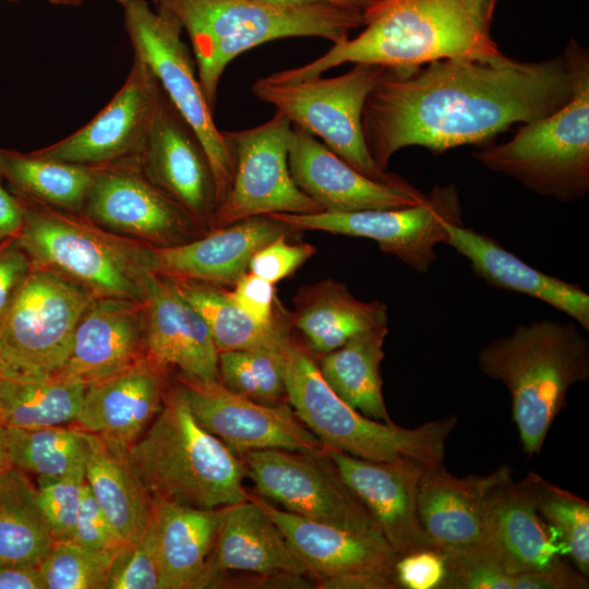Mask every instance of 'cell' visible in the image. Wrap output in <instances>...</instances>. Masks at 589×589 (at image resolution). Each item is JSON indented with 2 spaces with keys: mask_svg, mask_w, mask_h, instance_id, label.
<instances>
[{
  "mask_svg": "<svg viewBox=\"0 0 589 589\" xmlns=\"http://www.w3.org/2000/svg\"><path fill=\"white\" fill-rule=\"evenodd\" d=\"M575 74L558 57L521 62L450 58L425 67L386 68L362 109L366 148L386 171L393 155L422 146L434 155L485 143L516 123L556 111L573 97Z\"/></svg>",
  "mask_w": 589,
  "mask_h": 589,
  "instance_id": "1",
  "label": "cell"
},
{
  "mask_svg": "<svg viewBox=\"0 0 589 589\" xmlns=\"http://www.w3.org/2000/svg\"><path fill=\"white\" fill-rule=\"evenodd\" d=\"M492 14L483 0H373L363 10L364 29L301 67L266 77L294 83L342 63L392 69L450 59H498L504 55L490 32Z\"/></svg>",
  "mask_w": 589,
  "mask_h": 589,
  "instance_id": "2",
  "label": "cell"
},
{
  "mask_svg": "<svg viewBox=\"0 0 589 589\" xmlns=\"http://www.w3.org/2000/svg\"><path fill=\"white\" fill-rule=\"evenodd\" d=\"M187 31L197 79L214 111L219 80L240 53L288 37H321L333 44L363 26V11L327 3L276 4L260 0H159Z\"/></svg>",
  "mask_w": 589,
  "mask_h": 589,
  "instance_id": "3",
  "label": "cell"
},
{
  "mask_svg": "<svg viewBox=\"0 0 589 589\" xmlns=\"http://www.w3.org/2000/svg\"><path fill=\"white\" fill-rule=\"evenodd\" d=\"M574 321L520 324L480 349L483 374L502 382L524 452L539 455L570 386L589 380V344Z\"/></svg>",
  "mask_w": 589,
  "mask_h": 589,
  "instance_id": "4",
  "label": "cell"
},
{
  "mask_svg": "<svg viewBox=\"0 0 589 589\" xmlns=\"http://www.w3.org/2000/svg\"><path fill=\"white\" fill-rule=\"evenodd\" d=\"M128 460L152 501L215 509L251 497L243 460L196 421L175 385Z\"/></svg>",
  "mask_w": 589,
  "mask_h": 589,
  "instance_id": "5",
  "label": "cell"
},
{
  "mask_svg": "<svg viewBox=\"0 0 589 589\" xmlns=\"http://www.w3.org/2000/svg\"><path fill=\"white\" fill-rule=\"evenodd\" d=\"M15 196L23 207L15 239L32 264L59 273L95 297L145 301L149 245L108 231L82 214Z\"/></svg>",
  "mask_w": 589,
  "mask_h": 589,
  "instance_id": "6",
  "label": "cell"
},
{
  "mask_svg": "<svg viewBox=\"0 0 589 589\" xmlns=\"http://www.w3.org/2000/svg\"><path fill=\"white\" fill-rule=\"evenodd\" d=\"M565 50L575 74L572 99L522 123L510 140L472 153L485 168L558 202L584 199L589 191V53L575 39Z\"/></svg>",
  "mask_w": 589,
  "mask_h": 589,
  "instance_id": "7",
  "label": "cell"
},
{
  "mask_svg": "<svg viewBox=\"0 0 589 589\" xmlns=\"http://www.w3.org/2000/svg\"><path fill=\"white\" fill-rule=\"evenodd\" d=\"M284 352L287 402L325 447L371 461L412 458L428 467L444 464L446 440L457 417L426 421L413 429L373 420L334 393L305 349L291 339Z\"/></svg>",
  "mask_w": 589,
  "mask_h": 589,
  "instance_id": "8",
  "label": "cell"
},
{
  "mask_svg": "<svg viewBox=\"0 0 589 589\" xmlns=\"http://www.w3.org/2000/svg\"><path fill=\"white\" fill-rule=\"evenodd\" d=\"M94 298L59 273L32 264L0 322V373L40 377L59 372Z\"/></svg>",
  "mask_w": 589,
  "mask_h": 589,
  "instance_id": "9",
  "label": "cell"
},
{
  "mask_svg": "<svg viewBox=\"0 0 589 589\" xmlns=\"http://www.w3.org/2000/svg\"><path fill=\"white\" fill-rule=\"evenodd\" d=\"M385 70L376 64L354 63L348 72L334 77L317 75L277 83L265 76L252 85V92L292 124L321 137L323 144L364 176L395 182L402 178L376 166L362 131L364 101Z\"/></svg>",
  "mask_w": 589,
  "mask_h": 589,
  "instance_id": "10",
  "label": "cell"
},
{
  "mask_svg": "<svg viewBox=\"0 0 589 589\" xmlns=\"http://www.w3.org/2000/svg\"><path fill=\"white\" fill-rule=\"evenodd\" d=\"M122 7L133 51L152 69L166 96L205 151L219 206L232 184L235 154L214 122L195 75L193 59L181 38L182 25L170 11L163 7L154 11L145 0H128Z\"/></svg>",
  "mask_w": 589,
  "mask_h": 589,
  "instance_id": "11",
  "label": "cell"
},
{
  "mask_svg": "<svg viewBox=\"0 0 589 589\" xmlns=\"http://www.w3.org/2000/svg\"><path fill=\"white\" fill-rule=\"evenodd\" d=\"M242 456L247 476L263 498L308 519L358 532L382 533L370 512L342 480L326 449L320 453L259 449Z\"/></svg>",
  "mask_w": 589,
  "mask_h": 589,
  "instance_id": "12",
  "label": "cell"
},
{
  "mask_svg": "<svg viewBox=\"0 0 589 589\" xmlns=\"http://www.w3.org/2000/svg\"><path fill=\"white\" fill-rule=\"evenodd\" d=\"M291 131V121L278 110L254 128L223 131L235 154V173L228 194L213 216L211 229L254 216L322 211L291 177L288 165Z\"/></svg>",
  "mask_w": 589,
  "mask_h": 589,
  "instance_id": "13",
  "label": "cell"
},
{
  "mask_svg": "<svg viewBox=\"0 0 589 589\" xmlns=\"http://www.w3.org/2000/svg\"><path fill=\"white\" fill-rule=\"evenodd\" d=\"M462 209L455 184L434 187L424 203L390 209L271 214L298 231L318 230L374 240L418 273L436 260L434 248L444 243L446 226L461 225Z\"/></svg>",
  "mask_w": 589,
  "mask_h": 589,
  "instance_id": "14",
  "label": "cell"
},
{
  "mask_svg": "<svg viewBox=\"0 0 589 589\" xmlns=\"http://www.w3.org/2000/svg\"><path fill=\"white\" fill-rule=\"evenodd\" d=\"M82 215L149 247L181 244L208 230L144 173L141 163L94 167Z\"/></svg>",
  "mask_w": 589,
  "mask_h": 589,
  "instance_id": "15",
  "label": "cell"
},
{
  "mask_svg": "<svg viewBox=\"0 0 589 589\" xmlns=\"http://www.w3.org/2000/svg\"><path fill=\"white\" fill-rule=\"evenodd\" d=\"M163 96L164 91L152 69L134 52L125 82L87 124L34 152L46 158L87 167L141 163Z\"/></svg>",
  "mask_w": 589,
  "mask_h": 589,
  "instance_id": "16",
  "label": "cell"
},
{
  "mask_svg": "<svg viewBox=\"0 0 589 589\" xmlns=\"http://www.w3.org/2000/svg\"><path fill=\"white\" fill-rule=\"evenodd\" d=\"M196 421L240 455L286 449L320 453L327 447L298 419L287 402L271 406L240 396L217 382L179 375L175 384Z\"/></svg>",
  "mask_w": 589,
  "mask_h": 589,
  "instance_id": "17",
  "label": "cell"
},
{
  "mask_svg": "<svg viewBox=\"0 0 589 589\" xmlns=\"http://www.w3.org/2000/svg\"><path fill=\"white\" fill-rule=\"evenodd\" d=\"M288 165L297 187L325 212L402 208L426 200L404 179L385 182L364 176L294 124Z\"/></svg>",
  "mask_w": 589,
  "mask_h": 589,
  "instance_id": "18",
  "label": "cell"
},
{
  "mask_svg": "<svg viewBox=\"0 0 589 589\" xmlns=\"http://www.w3.org/2000/svg\"><path fill=\"white\" fill-rule=\"evenodd\" d=\"M509 480L507 464L490 474L462 478L449 473L444 464L426 467L418 485L417 514L431 548L443 556L484 553L486 501Z\"/></svg>",
  "mask_w": 589,
  "mask_h": 589,
  "instance_id": "19",
  "label": "cell"
},
{
  "mask_svg": "<svg viewBox=\"0 0 589 589\" xmlns=\"http://www.w3.org/2000/svg\"><path fill=\"white\" fill-rule=\"evenodd\" d=\"M146 177L207 230L218 206L205 151L164 92L141 157Z\"/></svg>",
  "mask_w": 589,
  "mask_h": 589,
  "instance_id": "20",
  "label": "cell"
},
{
  "mask_svg": "<svg viewBox=\"0 0 589 589\" xmlns=\"http://www.w3.org/2000/svg\"><path fill=\"white\" fill-rule=\"evenodd\" d=\"M326 453L398 556L432 549L417 514L418 485L428 466L412 458L371 461L335 448Z\"/></svg>",
  "mask_w": 589,
  "mask_h": 589,
  "instance_id": "21",
  "label": "cell"
},
{
  "mask_svg": "<svg viewBox=\"0 0 589 589\" xmlns=\"http://www.w3.org/2000/svg\"><path fill=\"white\" fill-rule=\"evenodd\" d=\"M145 301L95 297L76 326L70 356L56 375L85 385L147 357Z\"/></svg>",
  "mask_w": 589,
  "mask_h": 589,
  "instance_id": "22",
  "label": "cell"
},
{
  "mask_svg": "<svg viewBox=\"0 0 589 589\" xmlns=\"http://www.w3.org/2000/svg\"><path fill=\"white\" fill-rule=\"evenodd\" d=\"M169 370L148 357L113 375L86 385L73 428L100 436L128 453L164 404Z\"/></svg>",
  "mask_w": 589,
  "mask_h": 589,
  "instance_id": "23",
  "label": "cell"
},
{
  "mask_svg": "<svg viewBox=\"0 0 589 589\" xmlns=\"http://www.w3.org/2000/svg\"><path fill=\"white\" fill-rule=\"evenodd\" d=\"M297 231L272 215L245 218L213 228L189 242L151 247V272L167 278L233 286L248 272L259 249L281 235Z\"/></svg>",
  "mask_w": 589,
  "mask_h": 589,
  "instance_id": "24",
  "label": "cell"
},
{
  "mask_svg": "<svg viewBox=\"0 0 589 589\" xmlns=\"http://www.w3.org/2000/svg\"><path fill=\"white\" fill-rule=\"evenodd\" d=\"M252 498L279 528L315 582L350 573L395 579L398 555L382 533L344 529L279 509L263 497Z\"/></svg>",
  "mask_w": 589,
  "mask_h": 589,
  "instance_id": "25",
  "label": "cell"
},
{
  "mask_svg": "<svg viewBox=\"0 0 589 589\" xmlns=\"http://www.w3.org/2000/svg\"><path fill=\"white\" fill-rule=\"evenodd\" d=\"M147 357L158 365L203 382L218 381V350L197 311L172 283L149 273L146 279Z\"/></svg>",
  "mask_w": 589,
  "mask_h": 589,
  "instance_id": "26",
  "label": "cell"
},
{
  "mask_svg": "<svg viewBox=\"0 0 589 589\" xmlns=\"http://www.w3.org/2000/svg\"><path fill=\"white\" fill-rule=\"evenodd\" d=\"M484 553L510 575L545 568L565 554L556 532L539 514L526 478L512 479L490 494Z\"/></svg>",
  "mask_w": 589,
  "mask_h": 589,
  "instance_id": "27",
  "label": "cell"
},
{
  "mask_svg": "<svg viewBox=\"0 0 589 589\" xmlns=\"http://www.w3.org/2000/svg\"><path fill=\"white\" fill-rule=\"evenodd\" d=\"M444 243L465 256L472 272L490 286L541 300L589 330V294L579 285L538 271L464 224H448Z\"/></svg>",
  "mask_w": 589,
  "mask_h": 589,
  "instance_id": "28",
  "label": "cell"
},
{
  "mask_svg": "<svg viewBox=\"0 0 589 589\" xmlns=\"http://www.w3.org/2000/svg\"><path fill=\"white\" fill-rule=\"evenodd\" d=\"M229 572H289L309 577L303 561L252 496L224 507L202 588L214 587Z\"/></svg>",
  "mask_w": 589,
  "mask_h": 589,
  "instance_id": "29",
  "label": "cell"
},
{
  "mask_svg": "<svg viewBox=\"0 0 589 589\" xmlns=\"http://www.w3.org/2000/svg\"><path fill=\"white\" fill-rule=\"evenodd\" d=\"M151 525L159 589L202 588L224 507L199 508L153 501Z\"/></svg>",
  "mask_w": 589,
  "mask_h": 589,
  "instance_id": "30",
  "label": "cell"
},
{
  "mask_svg": "<svg viewBox=\"0 0 589 589\" xmlns=\"http://www.w3.org/2000/svg\"><path fill=\"white\" fill-rule=\"evenodd\" d=\"M290 325L306 339L310 349L325 354L354 335L387 326V305L378 300L357 299L348 287L335 279H324L301 287L293 297Z\"/></svg>",
  "mask_w": 589,
  "mask_h": 589,
  "instance_id": "31",
  "label": "cell"
},
{
  "mask_svg": "<svg viewBox=\"0 0 589 589\" xmlns=\"http://www.w3.org/2000/svg\"><path fill=\"white\" fill-rule=\"evenodd\" d=\"M89 454L85 479L117 537L125 544L140 541L153 520V501L132 470L128 453L110 448L105 441L83 431Z\"/></svg>",
  "mask_w": 589,
  "mask_h": 589,
  "instance_id": "32",
  "label": "cell"
},
{
  "mask_svg": "<svg viewBox=\"0 0 589 589\" xmlns=\"http://www.w3.org/2000/svg\"><path fill=\"white\" fill-rule=\"evenodd\" d=\"M168 279L202 316L218 352L250 349L284 351L291 341L289 313L272 325H263L236 303L227 287L185 278Z\"/></svg>",
  "mask_w": 589,
  "mask_h": 589,
  "instance_id": "33",
  "label": "cell"
},
{
  "mask_svg": "<svg viewBox=\"0 0 589 589\" xmlns=\"http://www.w3.org/2000/svg\"><path fill=\"white\" fill-rule=\"evenodd\" d=\"M387 332V326L361 332L322 354L317 366L327 385L350 407L373 420L394 423L385 406L380 375Z\"/></svg>",
  "mask_w": 589,
  "mask_h": 589,
  "instance_id": "34",
  "label": "cell"
},
{
  "mask_svg": "<svg viewBox=\"0 0 589 589\" xmlns=\"http://www.w3.org/2000/svg\"><path fill=\"white\" fill-rule=\"evenodd\" d=\"M94 167L0 148V176L12 193L58 209L81 214L94 179Z\"/></svg>",
  "mask_w": 589,
  "mask_h": 589,
  "instance_id": "35",
  "label": "cell"
},
{
  "mask_svg": "<svg viewBox=\"0 0 589 589\" xmlns=\"http://www.w3.org/2000/svg\"><path fill=\"white\" fill-rule=\"evenodd\" d=\"M86 385L49 376H15L0 373V424L37 429L72 423L81 408Z\"/></svg>",
  "mask_w": 589,
  "mask_h": 589,
  "instance_id": "36",
  "label": "cell"
},
{
  "mask_svg": "<svg viewBox=\"0 0 589 589\" xmlns=\"http://www.w3.org/2000/svg\"><path fill=\"white\" fill-rule=\"evenodd\" d=\"M55 542L37 486L12 467L0 478V565H39Z\"/></svg>",
  "mask_w": 589,
  "mask_h": 589,
  "instance_id": "37",
  "label": "cell"
},
{
  "mask_svg": "<svg viewBox=\"0 0 589 589\" xmlns=\"http://www.w3.org/2000/svg\"><path fill=\"white\" fill-rule=\"evenodd\" d=\"M8 429L12 466L38 477H55L86 467L89 445L83 431L62 425Z\"/></svg>",
  "mask_w": 589,
  "mask_h": 589,
  "instance_id": "38",
  "label": "cell"
},
{
  "mask_svg": "<svg viewBox=\"0 0 589 589\" xmlns=\"http://www.w3.org/2000/svg\"><path fill=\"white\" fill-rule=\"evenodd\" d=\"M218 381L253 401L271 406L284 404L287 401L285 352L272 349L220 351Z\"/></svg>",
  "mask_w": 589,
  "mask_h": 589,
  "instance_id": "39",
  "label": "cell"
},
{
  "mask_svg": "<svg viewBox=\"0 0 589 589\" xmlns=\"http://www.w3.org/2000/svg\"><path fill=\"white\" fill-rule=\"evenodd\" d=\"M526 479L536 507L544 521L556 532L564 553L577 569L589 576V503L530 472Z\"/></svg>",
  "mask_w": 589,
  "mask_h": 589,
  "instance_id": "40",
  "label": "cell"
},
{
  "mask_svg": "<svg viewBox=\"0 0 589 589\" xmlns=\"http://www.w3.org/2000/svg\"><path fill=\"white\" fill-rule=\"evenodd\" d=\"M115 552L56 541L38 565L46 589H106Z\"/></svg>",
  "mask_w": 589,
  "mask_h": 589,
  "instance_id": "41",
  "label": "cell"
},
{
  "mask_svg": "<svg viewBox=\"0 0 589 589\" xmlns=\"http://www.w3.org/2000/svg\"><path fill=\"white\" fill-rule=\"evenodd\" d=\"M85 468L62 476L38 477V503L56 541L71 539L86 481Z\"/></svg>",
  "mask_w": 589,
  "mask_h": 589,
  "instance_id": "42",
  "label": "cell"
},
{
  "mask_svg": "<svg viewBox=\"0 0 589 589\" xmlns=\"http://www.w3.org/2000/svg\"><path fill=\"white\" fill-rule=\"evenodd\" d=\"M106 589H159L151 527L140 541L115 552Z\"/></svg>",
  "mask_w": 589,
  "mask_h": 589,
  "instance_id": "43",
  "label": "cell"
},
{
  "mask_svg": "<svg viewBox=\"0 0 589 589\" xmlns=\"http://www.w3.org/2000/svg\"><path fill=\"white\" fill-rule=\"evenodd\" d=\"M446 577L441 589H513V575L483 552L444 556Z\"/></svg>",
  "mask_w": 589,
  "mask_h": 589,
  "instance_id": "44",
  "label": "cell"
},
{
  "mask_svg": "<svg viewBox=\"0 0 589 589\" xmlns=\"http://www.w3.org/2000/svg\"><path fill=\"white\" fill-rule=\"evenodd\" d=\"M281 235L259 249L249 262L248 272L276 284L293 274L314 253L309 243H289Z\"/></svg>",
  "mask_w": 589,
  "mask_h": 589,
  "instance_id": "45",
  "label": "cell"
},
{
  "mask_svg": "<svg viewBox=\"0 0 589 589\" xmlns=\"http://www.w3.org/2000/svg\"><path fill=\"white\" fill-rule=\"evenodd\" d=\"M69 541L98 551H117L123 543L116 534L85 481L75 526Z\"/></svg>",
  "mask_w": 589,
  "mask_h": 589,
  "instance_id": "46",
  "label": "cell"
},
{
  "mask_svg": "<svg viewBox=\"0 0 589 589\" xmlns=\"http://www.w3.org/2000/svg\"><path fill=\"white\" fill-rule=\"evenodd\" d=\"M230 292L236 303L260 324L272 325L286 313L277 301L275 285L250 272L236 281Z\"/></svg>",
  "mask_w": 589,
  "mask_h": 589,
  "instance_id": "47",
  "label": "cell"
},
{
  "mask_svg": "<svg viewBox=\"0 0 589 589\" xmlns=\"http://www.w3.org/2000/svg\"><path fill=\"white\" fill-rule=\"evenodd\" d=\"M446 577L444 556L432 549L398 556L395 579L399 588L441 589Z\"/></svg>",
  "mask_w": 589,
  "mask_h": 589,
  "instance_id": "48",
  "label": "cell"
},
{
  "mask_svg": "<svg viewBox=\"0 0 589 589\" xmlns=\"http://www.w3.org/2000/svg\"><path fill=\"white\" fill-rule=\"evenodd\" d=\"M32 267L15 238L0 241V322Z\"/></svg>",
  "mask_w": 589,
  "mask_h": 589,
  "instance_id": "49",
  "label": "cell"
},
{
  "mask_svg": "<svg viewBox=\"0 0 589 589\" xmlns=\"http://www.w3.org/2000/svg\"><path fill=\"white\" fill-rule=\"evenodd\" d=\"M588 585V577L561 557L545 568L513 575V589H587Z\"/></svg>",
  "mask_w": 589,
  "mask_h": 589,
  "instance_id": "50",
  "label": "cell"
},
{
  "mask_svg": "<svg viewBox=\"0 0 589 589\" xmlns=\"http://www.w3.org/2000/svg\"><path fill=\"white\" fill-rule=\"evenodd\" d=\"M251 577L231 580L223 585H231V588H268V589H308L313 588V585L306 579V576L298 575L289 572H272L264 574H252Z\"/></svg>",
  "mask_w": 589,
  "mask_h": 589,
  "instance_id": "51",
  "label": "cell"
},
{
  "mask_svg": "<svg viewBox=\"0 0 589 589\" xmlns=\"http://www.w3.org/2000/svg\"><path fill=\"white\" fill-rule=\"evenodd\" d=\"M322 589H397L395 579L368 573H350L325 577L316 581Z\"/></svg>",
  "mask_w": 589,
  "mask_h": 589,
  "instance_id": "52",
  "label": "cell"
},
{
  "mask_svg": "<svg viewBox=\"0 0 589 589\" xmlns=\"http://www.w3.org/2000/svg\"><path fill=\"white\" fill-rule=\"evenodd\" d=\"M0 589H46L38 565H0Z\"/></svg>",
  "mask_w": 589,
  "mask_h": 589,
  "instance_id": "53",
  "label": "cell"
},
{
  "mask_svg": "<svg viewBox=\"0 0 589 589\" xmlns=\"http://www.w3.org/2000/svg\"><path fill=\"white\" fill-rule=\"evenodd\" d=\"M23 224V207L19 199L0 183V241L15 238Z\"/></svg>",
  "mask_w": 589,
  "mask_h": 589,
  "instance_id": "54",
  "label": "cell"
},
{
  "mask_svg": "<svg viewBox=\"0 0 589 589\" xmlns=\"http://www.w3.org/2000/svg\"><path fill=\"white\" fill-rule=\"evenodd\" d=\"M276 4H313L327 3L363 11L373 0H260Z\"/></svg>",
  "mask_w": 589,
  "mask_h": 589,
  "instance_id": "55",
  "label": "cell"
},
{
  "mask_svg": "<svg viewBox=\"0 0 589 589\" xmlns=\"http://www.w3.org/2000/svg\"><path fill=\"white\" fill-rule=\"evenodd\" d=\"M12 467L8 441V429L0 424V478Z\"/></svg>",
  "mask_w": 589,
  "mask_h": 589,
  "instance_id": "56",
  "label": "cell"
},
{
  "mask_svg": "<svg viewBox=\"0 0 589 589\" xmlns=\"http://www.w3.org/2000/svg\"><path fill=\"white\" fill-rule=\"evenodd\" d=\"M49 1L57 4H79L84 0H49ZM113 1H117L121 5H123L128 0H113Z\"/></svg>",
  "mask_w": 589,
  "mask_h": 589,
  "instance_id": "57",
  "label": "cell"
},
{
  "mask_svg": "<svg viewBox=\"0 0 589 589\" xmlns=\"http://www.w3.org/2000/svg\"><path fill=\"white\" fill-rule=\"evenodd\" d=\"M488 11L493 15V12H494V9H495V4H496V0H483Z\"/></svg>",
  "mask_w": 589,
  "mask_h": 589,
  "instance_id": "58",
  "label": "cell"
},
{
  "mask_svg": "<svg viewBox=\"0 0 589 589\" xmlns=\"http://www.w3.org/2000/svg\"><path fill=\"white\" fill-rule=\"evenodd\" d=\"M153 1L155 2V4H157V2H158L159 0H153Z\"/></svg>",
  "mask_w": 589,
  "mask_h": 589,
  "instance_id": "59",
  "label": "cell"
},
{
  "mask_svg": "<svg viewBox=\"0 0 589 589\" xmlns=\"http://www.w3.org/2000/svg\"><path fill=\"white\" fill-rule=\"evenodd\" d=\"M0 183H2V179H1V176H0Z\"/></svg>",
  "mask_w": 589,
  "mask_h": 589,
  "instance_id": "60",
  "label": "cell"
}]
</instances>
